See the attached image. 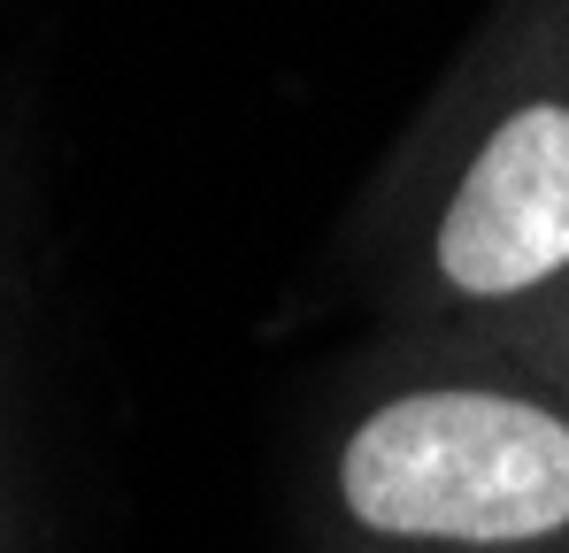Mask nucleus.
<instances>
[{
	"instance_id": "nucleus-1",
	"label": "nucleus",
	"mask_w": 569,
	"mask_h": 553,
	"mask_svg": "<svg viewBox=\"0 0 569 553\" xmlns=\"http://www.w3.org/2000/svg\"><path fill=\"white\" fill-rule=\"evenodd\" d=\"M385 339L470 346L569 276V0H500L370 192Z\"/></svg>"
},
{
	"instance_id": "nucleus-2",
	"label": "nucleus",
	"mask_w": 569,
	"mask_h": 553,
	"mask_svg": "<svg viewBox=\"0 0 569 553\" xmlns=\"http://www.w3.org/2000/svg\"><path fill=\"white\" fill-rule=\"evenodd\" d=\"M308 553H569V400L385 339L300 461Z\"/></svg>"
},
{
	"instance_id": "nucleus-3",
	"label": "nucleus",
	"mask_w": 569,
	"mask_h": 553,
	"mask_svg": "<svg viewBox=\"0 0 569 553\" xmlns=\"http://www.w3.org/2000/svg\"><path fill=\"white\" fill-rule=\"evenodd\" d=\"M462 354H485V362L516 369V376H531V384H547V392H562V400H569V276L539 300V308H523L516 323H500V331L470 339Z\"/></svg>"
},
{
	"instance_id": "nucleus-4",
	"label": "nucleus",
	"mask_w": 569,
	"mask_h": 553,
	"mask_svg": "<svg viewBox=\"0 0 569 553\" xmlns=\"http://www.w3.org/2000/svg\"><path fill=\"white\" fill-rule=\"evenodd\" d=\"M8 539H16V523H8V469H0V553H8Z\"/></svg>"
}]
</instances>
